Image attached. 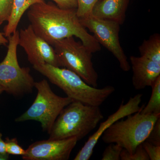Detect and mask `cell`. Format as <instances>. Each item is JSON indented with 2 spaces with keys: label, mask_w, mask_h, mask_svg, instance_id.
Returning <instances> with one entry per match:
<instances>
[{
  "label": "cell",
  "mask_w": 160,
  "mask_h": 160,
  "mask_svg": "<svg viewBox=\"0 0 160 160\" xmlns=\"http://www.w3.org/2000/svg\"><path fill=\"white\" fill-rule=\"evenodd\" d=\"M6 153L12 155L22 156L26 153V150L23 149L18 142L16 138H6Z\"/></svg>",
  "instance_id": "obj_20"
},
{
  "label": "cell",
  "mask_w": 160,
  "mask_h": 160,
  "mask_svg": "<svg viewBox=\"0 0 160 160\" xmlns=\"http://www.w3.org/2000/svg\"><path fill=\"white\" fill-rule=\"evenodd\" d=\"M76 10L44 1L32 6L27 16L35 32L52 46L58 40L75 36L92 53L100 51L101 45L82 25Z\"/></svg>",
  "instance_id": "obj_1"
},
{
  "label": "cell",
  "mask_w": 160,
  "mask_h": 160,
  "mask_svg": "<svg viewBox=\"0 0 160 160\" xmlns=\"http://www.w3.org/2000/svg\"><path fill=\"white\" fill-rule=\"evenodd\" d=\"M146 141L153 145L160 146V118L156 122Z\"/></svg>",
  "instance_id": "obj_23"
},
{
  "label": "cell",
  "mask_w": 160,
  "mask_h": 160,
  "mask_svg": "<svg viewBox=\"0 0 160 160\" xmlns=\"http://www.w3.org/2000/svg\"><path fill=\"white\" fill-rule=\"evenodd\" d=\"M19 32L16 30L8 38L6 57L0 63V85L7 93L20 97L31 93L34 88V79L29 67H21L17 58Z\"/></svg>",
  "instance_id": "obj_6"
},
{
  "label": "cell",
  "mask_w": 160,
  "mask_h": 160,
  "mask_svg": "<svg viewBox=\"0 0 160 160\" xmlns=\"http://www.w3.org/2000/svg\"><path fill=\"white\" fill-rule=\"evenodd\" d=\"M78 142L76 138L38 141L26 150L25 160H67Z\"/></svg>",
  "instance_id": "obj_10"
},
{
  "label": "cell",
  "mask_w": 160,
  "mask_h": 160,
  "mask_svg": "<svg viewBox=\"0 0 160 160\" xmlns=\"http://www.w3.org/2000/svg\"><path fill=\"white\" fill-rule=\"evenodd\" d=\"M152 92L146 106H143L140 112L142 114H160V76L151 86Z\"/></svg>",
  "instance_id": "obj_16"
},
{
  "label": "cell",
  "mask_w": 160,
  "mask_h": 160,
  "mask_svg": "<svg viewBox=\"0 0 160 160\" xmlns=\"http://www.w3.org/2000/svg\"><path fill=\"white\" fill-rule=\"evenodd\" d=\"M129 2V0H99L93 7L92 14L122 25L126 19Z\"/></svg>",
  "instance_id": "obj_13"
},
{
  "label": "cell",
  "mask_w": 160,
  "mask_h": 160,
  "mask_svg": "<svg viewBox=\"0 0 160 160\" xmlns=\"http://www.w3.org/2000/svg\"><path fill=\"white\" fill-rule=\"evenodd\" d=\"M19 45L24 49L33 66L48 64L61 67L53 47L35 32L31 25L19 32Z\"/></svg>",
  "instance_id": "obj_9"
},
{
  "label": "cell",
  "mask_w": 160,
  "mask_h": 160,
  "mask_svg": "<svg viewBox=\"0 0 160 160\" xmlns=\"http://www.w3.org/2000/svg\"><path fill=\"white\" fill-rule=\"evenodd\" d=\"M141 56L160 64V35L154 33L139 47Z\"/></svg>",
  "instance_id": "obj_15"
},
{
  "label": "cell",
  "mask_w": 160,
  "mask_h": 160,
  "mask_svg": "<svg viewBox=\"0 0 160 160\" xmlns=\"http://www.w3.org/2000/svg\"><path fill=\"white\" fill-rule=\"evenodd\" d=\"M120 156L122 160H150L142 144L138 146L135 151L132 153H129L123 149Z\"/></svg>",
  "instance_id": "obj_18"
},
{
  "label": "cell",
  "mask_w": 160,
  "mask_h": 160,
  "mask_svg": "<svg viewBox=\"0 0 160 160\" xmlns=\"http://www.w3.org/2000/svg\"><path fill=\"white\" fill-rule=\"evenodd\" d=\"M3 23L0 22V26ZM8 43V40L6 38L3 33L0 32V47L2 46H6Z\"/></svg>",
  "instance_id": "obj_26"
},
{
  "label": "cell",
  "mask_w": 160,
  "mask_h": 160,
  "mask_svg": "<svg viewBox=\"0 0 160 160\" xmlns=\"http://www.w3.org/2000/svg\"><path fill=\"white\" fill-rule=\"evenodd\" d=\"M130 61L132 70V84L136 90L151 87L160 76V64L142 56H132Z\"/></svg>",
  "instance_id": "obj_12"
},
{
  "label": "cell",
  "mask_w": 160,
  "mask_h": 160,
  "mask_svg": "<svg viewBox=\"0 0 160 160\" xmlns=\"http://www.w3.org/2000/svg\"><path fill=\"white\" fill-rule=\"evenodd\" d=\"M99 0H77V14L79 19L83 18L92 14V9Z\"/></svg>",
  "instance_id": "obj_17"
},
{
  "label": "cell",
  "mask_w": 160,
  "mask_h": 160,
  "mask_svg": "<svg viewBox=\"0 0 160 160\" xmlns=\"http://www.w3.org/2000/svg\"><path fill=\"white\" fill-rule=\"evenodd\" d=\"M33 68L62 89L68 97L86 105L100 106L115 91L112 86H105L102 89L92 87L79 76L66 68L46 63L33 66Z\"/></svg>",
  "instance_id": "obj_2"
},
{
  "label": "cell",
  "mask_w": 160,
  "mask_h": 160,
  "mask_svg": "<svg viewBox=\"0 0 160 160\" xmlns=\"http://www.w3.org/2000/svg\"><path fill=\"white\" fill-rule=\"evenodd\" d=\"M38 94L31 106L15 120L16 122L32 120L41 123L43 131L49 134L58 116L66 106L73 102L68 97H62L53 92L46 80L35 82Z\"/></svg>",
  "instance_id": "obj_5"
},
{
  "label": "cell",
  "mask_w": 160,
  "mask_h": 160,
  "mask_svg": "<svg viewBox=\"0 0 160 160\" xmlns=\"http://www.w3.org/2000/svg\"><path fill=\"white\" fill-rule=\"evenodd\" d=\"M5 91V89L2 85H0V94H2L3 92Z\"/></svg>",
  "instance_id": "obj_28"
},
{
  "label": "cell",
  "mask_w": 160,
  "mask_h": 160,
  "mask_svg": "<svg viewBox=\"0 0 160 160\" xmlns=\"http://www.w3.org/2000/svg\"><path fill=\"white\" fill-rule=\"evenodd\" d=\"M142 145L150 160H160V146L153 145L147 141H145Z\"/></svg>",
  "instance_id": "obj_22"
},
{
  "label": "cell",
  "mask_w": 160,
  "mask_h": 160,
  "mask_svg": "<svg viewBox=\"0 0 160 160\" xmlns=\"http://www.w3.org/2000/svg\"><path fill=\"white\" fill-rule=\"evenodd\" d=\"M9 154H8V153L5 154L0 153V160H9Z\"/></svg>",
  "instance_id": "obj_27"
},
{
  "label": "cell",
  "mask_w": 160,
  "mask_h": 160,
  "mask_svg": "<svg viewBox=\"0 0 160 160\" xmlns=\"http://www.w3.org/2000/svg\"><path fill=\"white\" fill-rule=\"evenodd\" d=\"M0 153L6 154V146L5 141L2 139V134H0Z\"/></svg>",
  "instance_id": "obj_25"
},
{
  "label": "cell",
  "mask_w": 160,
  "mask_h": 160,
  "mask_svg": "<svg viewBox=\"0 0 160 160\" xmlns=\"http://www.w3.org/2000/svg\"><path fill=\"white\" fill-rule=\"evenodd\" d=\"M62 67L79 76L84 82L97 87L98 75L92 64V53L73 37L56 41L52 45Z\"/></svg>",
  "instance_id": "obj_7"
},
{
  "label": "cell",
  "mask_w": 160,
  "mask_h": 160,
  "mask_svg": "<svg viewBox=\"0 0 160 160\" xmlns=\"http://www.w3.org/2000/svg\"><path fill=\"white\" fill-rule=\"evenodd\" d=\"M14 0H0V22L8 21L12 11Z\"/></svg>",
  "instance_id": "obj_21"
},
{
  "label": "cell",
  "mask_w": 160,
  "mask_h": 160,
  "mask_svg": "<svg viewBox=\"0 0 160 160\" xmlns=\"http://www.w3.org/2000/svg\"><path fill=\"white\" fill-rule=\"evenodd\" d=\"M104 118L99 106L73 101L64 108L49 132V139L85 138Z\"/></svg>",
  "instance_id": "obj_3"
},
{
  "label": "cell",
  "mask_w": 160,
  "mask_h": 160,
  "mask_svg": "<svg viewBox=\"0 0 160 160\" xmlns=\"http://www.w3.org/2000/svg\"><path fill=\"white\" fill-rule=\"evenodd\" d=\"M44 0H14L13 7L8 24L4 29L3 35L9 38L17 30L21 18L25 12L32 5L42 2Z\"/></svg>",
  "instance_id": "obj_14"
},
{
  "label": "cell",
  "mask_w": 160,
  "mask_h": 160,
  "mask_svg": "<svg viewBox=\"0 0 160 160\" xmlns=\"http://www.w3.org/2000/svg\"><path fill=\"white\" fill-rule=\"evenodd\" d=\"M109 126L102 135L103 142L116 143L132 153L146 141L160 114H142L139 112L127 116Z\"/></svg>",
  "instance_id": "obj_4"
},
{
  "label": "cell",
  "mask_w": 160,
  "mask_h": 160,
  "mask_svg": "<svg viewBox=\"0 0 160 160\" xmlns=\"http://www.w3.org/2000/svg\"><path fill=\"white\" fill-rule=\"evenodd\" d=\"M79 19L82 25L93 33L98 42L113 55L121 69L125 72L129 71L131 66L120 42L119 23L100 18L92 14Z\"/></svg>",
  "instance_id": "obj_8"
},
{
  "label": "cell",
  "mask_w": 160,
  "mask_h": 160,
  "mask_svg": "<svg viewBox=\"0 0 160 160\" xmlns=\"http://www.w3.org/2000/svg\"><path fill=\"white\" fill-rule=\"evenodd\" d=\"M104 150L102 160H120L121 153L123 148L116 143H110Z\"/></svg>",
  "instance_id": "obj_19"
},
{
  "label": "cell",
  "mask_w": 160,
  "mask_h": 160,
  "mask_svg": "<svg viewBox=\"0 0 160 160\" xmlns=\"http://www.w3.org/2000/svg\"><path fill=\"white\" fill-rule=\"evenodd\" d=\"M142 97V94L139 93L134 97H130L126 104H124V101H122L118 110L109 116L105 122L101 123L98 130L89 137L85 145L76 156L74 160H89L92 155L98 141L106 129L117 121L122 119L129 115L134 114L141 111L143 106H140Z\"/></svg>",
  "instance_id": "obj_11"
},
{
  "label": "cell",
  "mask_w": 160,
  "mask_h": 160,
  "mask_svg": "<svg viewBox=\"0 0 160 160\" xmlns=\"http://www.w3.org/2000/svg\"><path fill=\"white\" fill-rule=\"evenodd\" d=\"M55 2L57 6L63 9H77V0H52Z\"/></svg>",
  "instance_id": "obj_24"
}]
</instances>
